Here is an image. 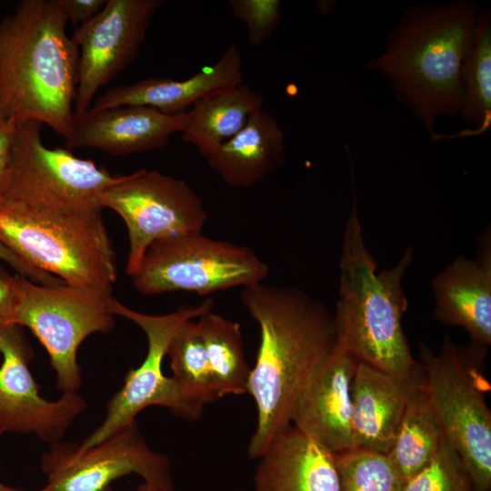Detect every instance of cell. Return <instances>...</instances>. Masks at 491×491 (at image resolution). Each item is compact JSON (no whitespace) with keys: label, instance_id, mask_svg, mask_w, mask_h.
<instances>
[{"label":"cell","instance_id":"cell-26","mask_svg":"<svg viewBox=\"0 0 491 491\" xmlns=\"http://www.w3.org/2000/svg\"><path fill=\"white\" fill-rule=\"evenodd\" d=\"M166 356L180 396L200 417L205 405L219 398L197 321L187 320L177 329Z\"/></svg>","mask_w":491,"mask_h":491},{"label":"cell","instance_id":"cell-8","mask_svg":"<svg viewBox=\"0 0 491 491\" xmlns=\"http://www.w3.org/2000/svg\"><path fill=\"white\" fill-rule=\"evenodd\" d=\"M268 273L269 266L249 247L192 231L153 243L131 277L145 295L185 291L205 296L262 283Z\"/></svg>","mask_w":491,"mask_h":491},{"label":"cell","instance_id":"cell-14","mask_svg":"<svg viewBox=\"0 0 491 491\" xmlns=\"http://www.w3.org/2000/svg\"><path fill=\"white\" fill-rule=\"evenodd\" d=\"M0 431L34 434L54 444L61 441L87 405L77 393L57 400L41 396L29 369L33 352L22 330L13 324L0 330Z\"/></svg>","mask_w":491,"mask_h":491},{"label":"cell","instance_id":"cell-9","mask_svg":"<svg viewBox=\"0 0 491 491\" xmlns=\"http://www.w3.org/2000/svg\"><path fill=\"white\" fill-rule=\"evenodd\" d=\"M42 125L36 121L18 124L3 197L41 209L101 210V194L120 175L75 156L67 148L47 147L42 140Z\"/></svg>","mask_w":491,"mask_h":491},{"label":"cell","instance_id":"cell-16","mask_svg":"<svg viewBox=\"0 0 491 491\" xmlns=\"http://www.w3.org/2000/svg\"><path fill=\"white\" fill-rule=\"evenodd\" d=\"M187 111L167 115L143 105H124L74 115L67 149L95 148L115 155H126L165 147L170 137L182 133Z\"/></svg>","mask_w":491,"mask_h":491},{"label":"cell","instance_id":"cell-4","mask_svg":"<svg viewBox=\"0 0 491 491\" xmlns=\"http://www.w3.org/2000/svg\"><path fill=\"white\" fill-rule=\"evenodd\" d=\"M477 17L474 5L466 2L410 11L386 50L370 63L429 130L436 117L460 111L461 66Z\"/></svg>","mask_w":491,"mask_h":491},{"label":"cell","instance_id":"cell-7","mask_svg":"<svg viewBox=\"0 0 491 491\" xmlns=\"http://www.w3.org/2000/svg\"><path fill=\"white\" fill-rule=\"evenodd\" d=\"M15 324L27 327L46 350L64 393L82 384L77 363L80 345L89 336L108 333L115 325L111 293L65 284L48 286L15 276Z\"/></svg>","mask_w":491,"mask_h":491},{"label":"cell","instance_id":"cell-24","mask_svg":"<svg viewBox=\"0 0 491 491\" xmlns=\"http://www.w3.org/2000/svg\"><path fill=\"white\" fill-rule=\"evenodd\" d=\"M197 324L218 398L247 393L251 368L244 351L240 324L211 310Z\"/></svg>","mask_w":491,"mask_h":491},{"label":"cell","instance_id":"cell-30","mask_svg":"<svg viewBox=\"0 0 491 491\" xmlns=\"http://www.w3.org/2000/svg\"><path fill=\"white\" fill-rule=\"evenodd\" d=\"M18 123L0 106V198L3 197L9 175L11 152Z\"/></svg>","mask_w":491,"mask_h":491},{"label":"cell","instance_id":"cell-28","mask_svg":"<svg viewBox=\"0 0 491 491\" xmlns=\"http://www.w3.org/2000/svg\"><path fill=\"white\" fill-rule=\"evenodd\" d=\"M403 491H475L460 456L445 437L433 460L404 484Z\"/></svg>","mask_w":491,"mask_h":491},{"label":"cell","instance_id":"cell-19","mask_svg":"<svg viewBox=\"0 0 491 491\" xmlns=\"http://www.w3.org/2000/svg\"><path fill=\"white\" fill-rule=\"evenodd\" d=\"M402 379L358 362L352 385L355 448L387 454L394 443L406 405L421 381Z\"/></svg>","mask_w":491,"mask_h":491},{"label":"cell","instance_id":"cell-33","mask_svg":"<svg viewBox=\"0 0 491 491\" xmlns=\"http://www.w3.org/2000/svg\"><path fill=\"white\" fill-rule=\"evenodd\" d=\"M16 302L15 276L0 270V330L15 324Z\"/></svg>","mask_w":491,"mask_h":491},{"label":"cell","instance_id":"cell-21","mask_svg":"<svg viewBox=\"0 0 491 491\" xmlns=\"http://www.w3.org/2000/svg\"><path fill=\"white\" fill-rule=\"evenodd\" d=\"M285 159L284 132L273 115L261 109L207 161L225 184L240 188L262 182Z\"/></svg>","mask_w":491,"mask_h":491},{"label":"cell","instance_id":"cell-34","mask_svg":"<svg viewBox=\"0 0 491 491\" xmlns=\"http://www.w3.org/2000/svg\"><path fill=\"white\" fill-rule=\"evenodd\" d=\"M134 491H158L155 487L151 486L150 485L143 482L141 485L137 486V488Z\"/></svg>","mask_w":491,"mask_h":491},{"label":"cell","instance_id":"cell-13","mask_svg":"<svg viewBox=\"0 0 491 491\" xmlns=\"http://www.w3.org/2000/svg\"><path fill=\"white\" fill-rule=\"evenodd\" d=\"M162 0H106L103 9L78 25L72 41L79 51L75 115L85 114L97 91L114 80L139 54Z\"/></svg>","mask_w":491,"mask_h":491},{"label":"cell","instance_id":"cell-25","mask_svg":"<svg viewBox=\"0 0 491 491\" xmlns=\"http://www.w3.org/2000/svg\"><path fill=\"white\" fill-rule=\"evenodd\" d=\"M462 103L460 113L466 122L474 124L452 137L485 134L491 126V17L490 12L479 15L469 49L461 66Z\"/></svg>","mask_w":491,"mask_h":491},{"label":"cell","instance_id":"cell-17","mask_svg":"<svg viewBox=\"0 0 491 491\" xmlns=\"http://www.w3.org/2000/svg\"><path fill=\"white\" fill-rule=\"evenodd\" d=\"M243 84L242 54L231 44L213 65L185 80L150 77L112 87L94 99L87 111L98 112L124 105H143L164 114L177 115L199 100Z\"/></svg>","mask_w":491,"mask_h":491},{"label":"cell","instance_id":"cell-18","mask_svg":"<svg viewBox=\"0 0 491 491\" xmlns=\"http://www.w3.org/2000/svg\"><path fill=\"white\" fill-rule=\"evenodd\" d=\"M476 259L459 256L431 281L435 317L461 326L472 344H491V242L489 231L482 236Z\"/></svg>","mask_w":491,"mask_h":491},{"label":"cell","instance_id":"cell-2","mask_svg":"<svg viewBox=\"0 0 491 491\" xmlns=\"http://www.w3.org/2000/svg\"><path fill=\"white\" fill-rule=\"evenodd\" d=\"M57 0H22L0 21V106L69 135L79 51Z\"/></svg>","mask_w":491,"mask_h":491},{"label":"cell","instance_id":"cell-32","mask_svg":"<svg viewBox=\"0 0 491 491\" xmlns=\"http://www.w3.org/2000/svg\"><path fill=\"white\" fill-rule=\"evenodd\" d=\"M0 259L13 267L21 276L33 282L48 286H56L64 284L59 278L31 267L1 242Z\"/></svg>","mask_w":491,"mask_h":491},{"label":"cell","instance_id":"cell-35","mask_svg":"<svg viewBox=\"0 0 491 491\" xmlns=\"http://www.w3.org/2000/svg\"><path fill=\"white\" fill-rule=\"evenodd\" d=\"M2 432L0 431V436H2ZM0 491H20L18 488L7 486L0 481Z\"/></svg>","mask_w":491,"mask_h":491},{"label":"cell","instance_id":"cell-11","mask_svg":"<svg viewBox=\"0 0 491 491\" xmlns=\"http://www.w3.org/2000/svg\"><path fill=\"white\" fill-rule=\"evenodd\" d=\"M212 305L213 301L208 298L195 306H183L171 313L155 316L135 311L114 300V315L133 321L145 332L147 352L140 366L127 372L124 385L106 404L103 422L79 444L80 447L98 444L135 421L136 416L148 406H163L191 420L199 417L182 398L172 377L164 374L162 365L177 329L185 321L198 318L211 310Z\"/></svg>","mask_w":491,"mask_h":491},{"label":"cell","instance_id":"cell-31","mask_svg":"<svg viewBox=\"0 0 491 491\" xmlns=\"http://www.w3.org/2000/svg\"><path fill=\"white\" fill-rule=\"evenodd\" d=\"M57 3L67 22L81 25L95 17L105 5L106 0H57Z\"/></svg>","mask_w":491,"mask_h":491},{"label":"cell","instance_id":"cell-3","mask_svg":"<svg viewBox=\"0 0 491 491\" xmlns=\"http://www.w3.org/2000/svg\"><path fill=\"white\" fill-rule=\"evenodd\" d=\"M412 260L408 247L396 266L377 274L357 210L352 208L343 235L339 300L333 315L337 344L359 362L402 379L419 371L402 326L408 306L402 280Z\"/></svg>","mask_w":491,"mask_h":491},{"label":"cell","instance_id":"cell-27","mask_svg":"<svg viewBox=\"0 0 491 491\" xmlns=\"http://www.w3.org/2000/svg\"><path fill=\"white\" fill-rule=\"evenodd\" d=\"M340 491H403L387 455L352 448L336 454Z\"/></svg>","mask_w":491,"mask_h":491},{"label":"cell","instance_id":"cell-15","mask_svg":"<svg viewBox=\"0 0 491 491\" xmlns=\"http://www.w3.org/2000/svg\"><path fill=\"white\" fill-rule=\"evenodd\" d=\"M358 362L337 344L293 408L291 425L334 454L355 448L352 385Z\"/></svg>","mask_w":491,"mask_h":491},{"label":"cell","instance_id":"cell-10","mask_svg":"<svg viewBox=\"0 0 491 491\" xmlns=\"http://www.w3.org/2000/svg\"><path fill=\"white\" fill-rule=\"evenodd\" d=\"M99 203L125 222L129 239L125 271L130 276L153 243L174 234L202 231L208 216L201 197L185 181L155 170L120 175L101 194Z\"/></svg>","mask_w":491,"mask_h":491},{"label":"cell","instance_id":"cell-20","mask_svg":"<svg viewBox=\"0 0 491 491\" xmlns=\"http://www.w3.org/2000/svg\"><path fill=\"white\" fill-rule=\"evenodd\" d=\"M258 459L255 491H340L336 454L293 425Z\"/></svg>","mask_w":491,"mask_h":491},{"label":"cell","instance_id":"cell-12","mask_svg":"<svg viewBox=\"0 0 491 491\" xmlns=\"http://www.w3.org/2000/svg\"><path fill=\"white\" fill-rule=\"evenodd\" d=\"M40 468L46 484L36 491H112L113 482L132 474L158 491H175L168 458L149 448L136 420L87 448L51 444Z\"/></svg>","mask_w":491,"mask_h":491},{"label":"cell","instance_id":"cell-5","mask_svg":"<svg viewBox=\"0 0 491 491\" xmlns=\"http://www.w3.org/2000/svg\"><path fill=\"white\" fill-rule=\"evenodd\" d=\"M0 242L67 286L112 294L116 256L101 210L41 209L2 197Z\"/></svg>","mask_w":491,"mask_h":491},{"label":"cell","instance_id":"cell-6","mask_svg":"<svg viewBox=\"0 0 491 491\" xmlns=\"http://www.w3.org/2000/svg\"><path fill=\"white\" fill-rule=\"evenodd\" d=\"M485 346H456L446 336L438 354L420 344L424 386L445 436L460 456L475 491L491 489L489 383L482 372Z\"/></svg>","mask_w":491,"mask_h":491},{"label":"cell","instance_id":"cell-1","mask_svg":"<svg viewBox=\"0 0 491 491\" xmlns=\"http://www.w3.org/2000/svg\"><path fill=\"white\" fill-rule=\"evenodd\" d=\"M241 300L260 329L247 387L257 411L247 453L258 459L291 425L296 399L333 354L337 339L333 315L298 288L262 282L244 287Z\"/></svg>","mask_w":491,"mask_h":491},{"label":"cell","instance_id":"cell-22","mask_svg":"<svg viewBox=\"0 0 491 491\" xmlns=\"http://www.w3.org/2000/svg\"><path fill=\"white\" fill-rule=\"evenodd\" d=\"M263 95L244 84L203 98L187 111L182 140L208 158L235 136L252 115L263 109Z\"/></svg>","mask_w":491,"mask_h":491},{"label":"cell","instance_id":"cell-29","mask_svg":"<svg viewBox=\"0 0 491 491\" xmlns=\"http://www.w3.org/2000/svg\"><path fill=\"white\" fill-rule=\"evenodd\" d=\"M229 5L233 15L246 25L253 46L266 42L282 19L279 0H232Z\"/></svg>","mask_w":491,"mask_h":491},{"label":"cell","instance_id":"cell-23","mask_svg":"<svg viewBox=\"0 0 491 491\" xmlns=\"http://www.w3.org/2000/svg\"><path fill=\"white\" fill-rule=\"evenodd\" d=\"M445 437L422 376L410 396L394 443L386 454L404 484L433 460Z\"/></svg>","mask_w":491,"mask_h":491}]
</instances>
